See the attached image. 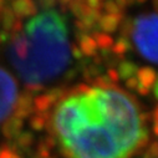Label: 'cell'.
<instances>
[{"label":"cell","instance_id":"1","mask_svg":"<svg viewBox=\"0 0 158 158\" xmlns=\"http://www.w3.org/2000/svg\"><path fill=\"white\" fill-rule=\"evenodd\" d=\"M51 126L67 158H131L147 135L132 97L113 87L67 95L56 105Z\"/></svg>","mask_w":158,"mask_h":158},{"label":"cell","instance_id":"2","mask_svg":"<svg viewBox=\"0 0 158 158\" xmlns=\"http://www.w3.org/2000/svg\"><path fill=\"white\" fill-rule=\"evenodd\" d=\"M9 60L29 84H43L57 77L70 61L65 18L49 9L29 19L10 43Z\"/></svg>","mask_w":158,"mask_h":158},{"label":"cell","instance_id":"3","mask_svg":"<svg viewBox=\"0 0 158 158\" xmlns=\"http://www.w3.org/2000/svg\"><path fill=\"white\" fill-rule=\"evenodd\" d=\"M132 39L146 60L158 64V14L139 16L133 25Z\"/></svg>","mask_w":158,"mask_h":158},{"label":"cell","instance_id":"4","mask_svg":"<svg viewBox=\"0 0 158 158\" xmlns=\"http://www.w3.org/2000/svg\"><path fill=\"white\" fill-rule=\"evenodd\" d=\"M18 97V87L14 77L0 67V122L13 112Z\"/></svg>","mask_w":158,"mask_h":158},{"label":"cell","instance_id":"5","mask_svg":"<svg viewBox=\"0 0 158 158\" xmlns=\"http://www.w3.org/2000/svg\"><path fill=\"white\" fill-rule=\"evenodd\" d=\"M157 95H158V90H157Z\"/></svg>","mask_w":158,"mask_h":158}]
</instances>
